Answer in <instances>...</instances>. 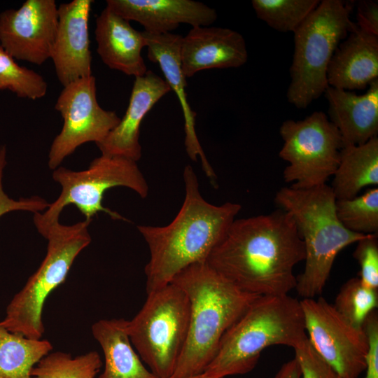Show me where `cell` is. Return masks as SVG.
I'll list each match as a JSON object with an SVG mask.
<instances>
[{"label":"cell","mask_w":378,"mask_h":378,"mask_svg":"<svg viewBox=\"0 0 378 378\" xmlns=\"http://www.w3.org/2000/svg\"><path fill=\"white\" fill-rule=\"evenodd\" d=\"M304 258V242L293 218L278 209L235 219L206 262L240 290L269 296L295 289L294 267Z\"/></svg>","instance_id":"cell-1"},{"label":"cell","mask_w":378,"mask_h":378,"mask_svg":"<svg viewBox=\"0 0 378 378\" xmlns=\"http://www.w3.org/2000/svg\"><path fill=\"white\" fill-rule=\"evenodd\" d=\"M183 181L184 200L171 223L137 226L150 253L145 267L147 293L171 283L188 266L206 262L241 209L237 203L214 205L204 200L190 165L184 168Z\"/></svg>","instance_id":"cell-2"},{"label":"cell","mask_w":378,"mask_h":378,"mask_svg":"<svg viewBox=\"0 0 378 378\" xmlns=\"http://www.w3.org/2000/svg\"><path fill=\"white\" fill-rule=\"evenodd\" d=\"M187 295L190 320L184 349L170 378L203 373L230 328L258 296L244 292L206 262L188 266L172 281Z\"/></svg>","instance_id":"cell-3"},{"label":"cell","mask_w":378,"mask_h":378,"mask_svg":"<svg viewBox=\"0 0 378 378\" xmlns=\"http://www.w3.org/2000/svg\"><path fill=\"white\" fill-rule=\"evenodd\" d=\"M335 201L327 184L298 189L284 187L274 197L279 209L290 214L305 249L303 272L296 276V290L303 299L320 295L339 253L368 234L351 232L339 221Z\"/></svg>","instance_id":"cell-4"},{"label":"cell","mask_w":378,"mask_h":378,"mask_svg":"<svg viewBox=\"0 0 378 378\" xmlns=\"http://www.w3.org/2000/svg\"><path fill=\"white\" fill-rule=\"evenodd\" d=\"M307 339L300 301L288 295L258 296L223 336L204 372L215 378L244 374L273 345L294 349Z\"/></svg>","instance_id":"cell-5"},{"label":"cell","mask_w":378,"mask_h":378,"mask_svg":"<svg viewBox=\"0 0 378 378\" xmlns=\"http://www.w3.org/2000/svg\"><path fill=\"white\" fill-rule=\"evenodd\" d=\"M352 1L323 0L294 33L288 102L307 108L328 88L330 61L340 42L356 27L350 18Z\"/></svg>","instance_id":"cell-6"},{"label":"cell","mask_w":378,"mask_h":378,"mask_svg":"<svg viewBox=\"0 0 378 378\" xmlns=\"http://www.w3.org/2000/svg\"><path fill=\"white\" fill-rule=\"evenodd\" d=\"M84 220L71 225L60 223L43 236L47 241L46 254L36 271L11 299L6 316L0 321L8 330L28 338L41 339L45 328L42 314L50 294L63 284L78 254L91 242Z\"/></svg>","instance_id":"cell-7"},{"label":"cell","mask_w":378,"mask_h":378,"mask_svg":"<svg viewBox=\"0 0 378 378\" xmlns=\"http://www.w3.org/2000/svg\"><path fill=\"white\" fill-rule=\"evenodd\" d=\"M52 176L61 186L62 191L44 211L34 214V224L42 236L59 223L61 212L70 204L76 206L85 220L92 221L97 214L104 212L113 220L128 221L102 204L105 192L112 188L126 187L141 198L148 195L147 181L136 162L119 156L101 155L83 171H73L59 166L53 170Z\"/></svg>","instance_id":"cell-8"},{"label":"cell","mask_w":378,"mask_h":378,"mask_svg":"<svg viewBox=\"0 0 378 378\" xmlns=\"http://www.w3.org/2000/svg\"><path fill=\"white\" fill-rule=\"evenodd\" d=\"M147 295L141 309L127 321V331L148 369L158 378H170L188 337L189 300L173 282Z\"/></svg>","instance_id":"cell-9"},{"label":"cell","mask_w":378,"mask_h":378,"mask_svg":"<svg viewBox=\"0 0 378 378\" xmlns=\"http://www.w3.org/2000/svg\"><path fill=\"white\" fill-rule=\"evenodd\" d=\"M279 134L284 144L279 155L288 163L283 172L284 181L298 189L326 184L344 147L338 130L328 116L315 111L301 120H285Z\"/></svg>","instance_id":"cell-10"},{"label":"cell","mask_w":378,"mask_h":378,"mask_svg":"<svg viewBox=\"0 0 378 378\" xmlns=\"http://www.w3.org/2000/svg\"><path fill=\"white\" fill-rule=\"evenodd\" d=\"M55 108L63 118V125L50 148L48 165L52 170L80 145L101 143L120 121L115 112L98 104L93 75L64 86Z\"/></svg>","instance_id":"cell-11"},{"label":"cell","mask_w":378,"mask_h":378,"mask_svg":"<svg viewBox=\"0 0 378 378\" xmlns=\"http://www.w3.org/2000/svg\"><path fill=\"white\" fill-rule=\"evenodd\" d=\"M307 338L340 378H358L365 370L368 341L324 298L300 301Z\"/></svg>","instance_id":"cell-12"},{"label":"cell","mask_w":378,"mask_h":378,"mask_svg":"<svg viewBox=\"0 0 378 378\" xmlns=\"http://www.w3.org/2000/svg\"><path fill=\"white\" fill-rule=\"evenodd\" d=\"M57 23L54 0H27L0 14V46L14 59L41 65L50 58Z\"/></svg>","instance_id":"cell-13"},{"label":"cell","mask_w":378,"mask_h":378,"mask_svg":"<svg viewBox=\"0 0 378 378\" xmlns=\"http://www.w3.org/2000/svg\"><path fill=\"white\" fill-rule=\"evenodd\" d=\"M93 2L73 0L57 7V29L50 59L63 86L92 75L88 22Z\"/></svg>","instance_id":"cell-14"},{"label":"cell","mask_w":378,"mask_h":378,"mask_svg":"<svg viewBox=\"0 0 378 378\" xmlns=\"http://www.w3.org/2000/svg\"><path fill=\"white\" fill-rule=\"evenodd\" d=\"M182 71L190 78L210 69L238 68L248 59L246 41L239 32L219 27H194L182 36Z\"/></svg>","instance_id":"cell-15"},{"label":"cell","mask_w":378,"mask_h":378,"mask_svg":"<svg viewBox=\"0 0 378 378\" xmlns=\"http://www.w3.org/2000/svg\"><path fill=\"white\" fill-rule=\"evenodd\" d=\"M106 7L141 24L150 34L172 33L181 24L208 27L217 19L215 9L193 0H107Z\"/></svg>","instance_id":"cell-16"},{"label":"cell","mask_w":378,"mask_h":378,"mask_svg":"<svg viewBox=\"0 0 378 378\" xmlns=\"http://www.w3.org/2000/svg\"><path fill=\"white\" fill-rule=\"evenodd\" d=\"M170 91L165 80L152 71L136 77L124 116L108 136L96 144L102 155L139 160L141 123L153 106Z\"/></svg>","instance_id":"cell-17"},{"label":"cell","mask_w":378,"mask_h":378,"mask_svg":"<svg viewBox=\"0 0 378 378\" xmlns=\"http://www.w3.org/2000/svg\"><path fill=\"white\" fill-rule=\"evenodd\" d=\"M147 48V57L158 64L165 81L177 96L180 102L185 130V146L188 155L193 161L200 157L202 167L213 185L216 183L215 172L206 160L195 131L196 113L187 100V83L181 62L180 48L182 36L174 33L150 34L143 31Z\"/></svg>","instance_id":"cell-18"},{"label":"cell","mask_w":378,"mask_h":378,"mask_svg":"<svg viewBox=\"0 0 378 378\" xmlns=\"http://www.w3.org/2000/svg\"><path fill=\"white\" fill-rule=\"evenodd\" d=\"M94 33L97 53L108 68L134 78L147 72L141 55L146 46L144 32L130 21L106 6L96 19Z\"/></svg>","instance_id":"cell-19"},{"label":"cell","mask_w":378,"mask_h":378,"mask_svg":"<svg viewBox=\"0 0 378 378\" xmlns=\"http://www.w3.org/2000/svg\"><path fill=\"white\" fill-rule=\"evenodd\" d=\"M363 94L328 86L330 120L338 130L344 146L362 145L377 136L378 78Z\"/></svg>","instance_id":"cell-20"},{"label":"cell","mask_w":378,"mask_h":378,"mask_svg":"<svg viewBox=\"0 0 378 378\" xmlns=\"http://www.w3.org/2000/svg\"><path fill=\"white\" fill-rule=\"evenodd\" d=\"M377 78L378 36L356 25L338 45L330 61L328 85L349 91L362 90Z\"/></svg>","instance_id":"cell-21"},{"label":"cell","mask_w":378,"mask_h":378,"mask_svg":"<svg viewBox=\"0 0 378 378\" xmlns=\"http://www.w3.org/2000/svg\"><path fill=\"white\" fill-rule=\"evenodd\" d=\"M124 318L100 319L91 327L104 356V369L97 378H158L142 363L127 331Z\"/></svg>","instance_id":"cell-22"},{"label":"cell","mask_w":378,"mask_h":378,"mask_svg":"<svg viewBox=\"0 0 378 378\" xmlns=\"http://www.w3.org/2000/svg\"><path fill=\"white\" fill-rule=\"evenodd\" d=\"M330 186L336 200L351 199L378 185V138L358 146H344Z\"/></svg>","instance_id":"cell-23"},{"label":"cell","mask_w":378,"mask_h":378,"mask_svg":"<svg viewBox=\"0 0 378 378\" xmlns=\"http://www.w3.org/2000/svg\"><path fill=\"white\" fill-rule=\"evenodd\" d=\"M52 349L47 340L12 332L0 323V378H33V368Z\"/></svg>","instance_id":"cell-24"},{"label":"cell","mask_w":378,"mask_h":378,"mask_svg":"<svg viewBox=\"0 0 378 378\" xmlns=\"http://www.w3.org/2000/svg\"><path fill=\"white\" fill-rule=\"evenodd\" d=\"M102 366L96 351L72 356L69 353L50 352L33 368V378H94Z\"/></svg>","instance_id":"cell-25"},{"label":"cell","mask_w":378,"mask_h":378,"mask_svg":"<svg viewBox=\"0 0 378 378\" xmlns=\"http://www.w3.org/2000/svg\"><path fill=\"white\" fill-rule=\"evenodd\" d=\"M318 0H253L257 17L272 29L294 32L314 11Z\"/></svg>","instance_id":"cell-26"},{"label":"cell","mask_w":378,"mask_h":378,"mask_svg":"<svg viewBox=\"0 0 378 378\" xmlns=\"http://www.w3.org/2000/svg\"><path fill=\"white\" fill-rule=\"evenodd\" d=\"M335 213L348 230L362 234H378V188L348 200H336Z\"/></svg>","instance_id":"cell-27"},{"label":"cell","mask_w":378,"mask_h":378,"mask_svg":"<svg viewBox=\"0 0 378 378\" xmlns=\"http://www.w3.org/2000/svg\"><path fill=\"white\" fill-rule=\"evenodd\" d=\"M377 290L364 285L358 277L351 278L342 286L332 305L350 324L363 328L367 317L378 307Z\"/></svg>","instance_id":"cell-28"},{"label":"cell","mask_w":378,"mask_h":378,"mask_svg":"<svg viewBox=\"0 0 378 378\" xmlns=\"http://www.w3.org/2000/svg\"><path fill=\"white\" fill-rule=\"evenodd\" d=\"M9 90L18 97L36 100L48 90L45 79L38 73L20 66L0 46V90Z\"/></svg>","instance_id":"cell-29"},{"label":"cell","mask_w":378,"mask_h":378,"mask_svg":"<svg viewBox=\"0 0 378 378\" xmlns=\"http://www.w3.org/2000/svg\"><path fill=\"white\" fill-rule=\"evenodd\" d=\"M356 244L353 256L360 266L358 278L366 286L378 289V236L368 234Z\"/></svg>","instance_id":"cell-30"},{"label":"cell","mask_w":378,"mask_h":378,"mask_svg":"<svg viewBox=\"0 0 378 378\" xmlns=\"http://www.w3.org/2000/svg\"><path fill=\"white\" fill-rule=\"evenodd\" d=\"M294 351L300 368V378H340L316 352L308 338Z\"/></svg>","instance_id":"cell-31"},{"label":"cell","mask_w":378,"mask_h":378,"mask_svg":"<svg viewBox=\"0 0 378 378\" xmlns=\"http://www.w3.org/2000/svg\"><path fill=\"white\" fill-rule=\"evenodd\" d=\"M6 148H0V218L9 212L15 211H26L34 214L44 211L50 203L39 196H31L28 198L14 200L8 196L3 189L4 170L6 165Z\"/></svg>","instance_id":"cell-32"},{"label":"cell","mask_w":378,"mask_h":378,"mask_svg":"<svg viewBox=\"0 0 378 378\" xmlns=\"http://www.w3.org/2000/svg\"><path fill=\"white\" fill-rule=\"evenodd\" d=\"M363 328L368 341L363 378H378V314L377 311H373L367 317Z\"/></svg>","instance_id":"cell-33"},{"label":"cell","mask_w":378,"mask_h":378,"mask_svg":"<svg viewBox=\"0 0 378 378\" xmlns=\"http://www.w3.org/2000/svg\"><path fill=\"white\" fill-rule=\"evenodd\" d=\"M356 25L358 29L378 36V4L371 0L360 1L356 13Z\"/></svg>","instance_id":"cell-34"},{"label":"cell","mask_w":378,"mask_h":378,"mask_svg":"<svg viewBox=\"0 0 378 378\" xmlns=\"http://www.w3.org/2000/svg\"><path fill=\"white\" fill-rule=\"evenodd\" d=\"M301 372L298 361L293 359L284 363L274 378H300Z\"/></svg>","instance_id":"cell-35"},{"label":"cell","mask_w":378,"mask_h":378,"mask_svg":"<svg viewBox=\"0 0 378 378\" xmlns=\"http://www.w3.org/2000/svg\"><path fill=\"white\" fill-rule=\"evenodd\" d=\"M187 378H215V377H211V376L207 374L205 372H203V373H202L200 374L190 377H187Z\"/></svg>","instance_id":"cell-36"}]
</instances>
